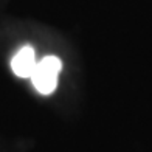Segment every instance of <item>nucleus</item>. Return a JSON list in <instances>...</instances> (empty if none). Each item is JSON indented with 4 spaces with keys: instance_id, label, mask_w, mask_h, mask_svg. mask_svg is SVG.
<instances>
[{
    "instance_id": "f257e3e1",
    "label": "nucleus",
    "mask_w": 152,
    "mask_h": 152,
    "mask_svg": "<svg viewBox=\"0 0 152 152\" xmlns=\"http://www.w3.org/2000/svg\"><path fill=\"white\" fill-rule=\"evenodd\" d=\"M62 68V62L56 56H45L42 61H39L30 76L34 88L42 93L50 95L58 87V76Z\"/></svg>"
},
{
    "instance_id": "f03ea898",
    "label": "nucleus",
    "mask_w": 152,
    "mask_h": 152,
    "mask_svg": "<svg viewBox=\"0 0 152 152\" xmlns=\"http://www.w3.org/2000/svg\"><path fill=\"white\" fill-rule=\"evenodd\" d=\"M36 54H34L33 47L25 45L14 54V58L11 61V68L14 75H17L19 78H30L34 67H36Z\"/></svg>"
}]
</instances>
